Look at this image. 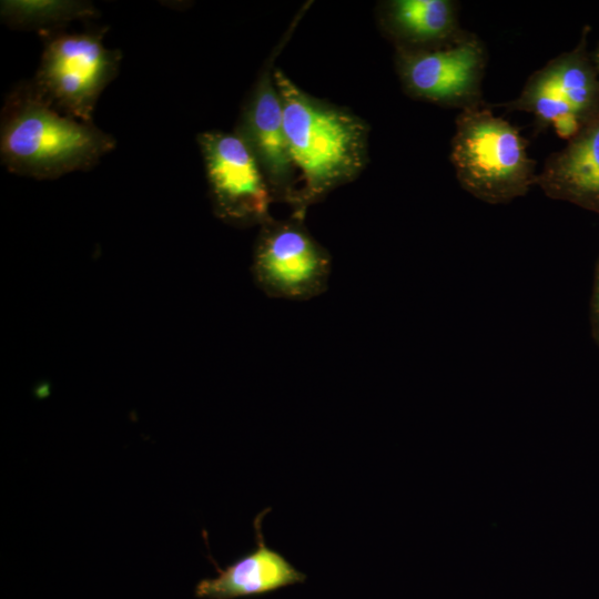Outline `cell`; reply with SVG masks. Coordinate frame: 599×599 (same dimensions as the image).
I'll list each match as a JSON object with an SVG mask.
<instances>
[{
	"mask_svg": "<svg viewBox=\"0 0 599 599\" xmlns=\"http://www.w3.org/2000/svg\"><path fill=\"white\" fill-rule=\"evenodd\" d=\"M590 319H591L592 336L596 343L599 345V258L597 261L596 271H595L591 305H590Z\"/></svg>",
	"mask_w": 599,
	"mask_h": 599,
	"instance_id": "cell-14",
	"label": "cell"
},
{
	"mask_svg": "<svg viewBox=\"0 0 599 599\" xmlns=\"http://www.w3.org/2000/svg\"><path fill=\"white\" fill-rule=\"evenodd\" d=\"M483 105L457 115L450 162L466 192L489 204H504L524 196L538 173L519 130Z\"/></svg>",
	"mask_w": 599,
	"mask_h": 599,
	"instance_id": "cell-3",
	"label": "cell"
},
{
	"mask_svg": "<svg viewBox=\"0 0 599 599\" xmlns=\"http://www.w3.org/2000/svg\"><path fill=\"white\" fill-rule=\"evenodd\" d=\"M271 508L258 512L253 521L256 547L220 567L210 556L217 575L201 579L194 596L201 599H235L257 597L277 589L302 583L306 575L297 570L282 554L267 547L262 522Z\"/></svg>",
	"mask_w": 599,
	"mask_h": 599,
	"instance_id": "cell-10",
	"label": "cell"
},
{
	"mask_svg": "<svg viewBox=\"0 0 599 599\" xmlns=\"http://www.w3.org/2000/svg\"><path fill=\"white\" fill-rule=\"evenodd\" d=\"M93 6L65 0H6L1 2V17L14 27L40 30L59 27L74 19L93 17Z\"/></svg>",
	"mask_w": 599,
	"mask_h": 599,
	"instance_id": "cell-13",
	"label": "cell"
},
{
	"mask_svg": "<svg viewBox=\"0 0 599 599\" xmlns=\"http://www.w3.org/2000/svg\"><path fill=\"white\" fill-rule=\"evenodd\" d=\"M383 20L398 48L427 49L457 39L463 32L457 10L448 0H393L386 2Z\"/></svg>",
	"mask_w": 599,
	"mask_h": 599,
	"instance_id": "cell-12",
	"label": "cell"
},
{
	"mask_svg": "<svg viewBox=\"0 0 599 599\" xmlns=\"http://www.w3.org/2000/svg\"><path fill=\"white\" fill-rule=\"evenodd\" d=\"M252 272L257 286L270 297L311 300L327 288L331 256L306 230L302 217H272L261 225Z\"/></svg>",
	"mask_w": 599,
	"mask_h": 599,
	"instance_id": "cell-5",
	"label": "cell"
},
{
	"mask_svg": "<svg viewBox=\"0 0 599 599\" xmlns=\"http://www.w3.org/2000/svg\"><path fill=\"white\" fill-rule=\"evenodd\" d=\"M114 148L111 135L69 116L23 87L7 101L0 154L6 167L34 179H55L93 166Z\"/></svg>",
	"mask_w": 599,
	"mask_h": 599,
	"instance_id": "cell-2",
	"label": "cell"
},
{
	"mask_svg": "<svg viewBox=\"0 0 599 599\" xmlns=\"http://www.w3.org/2000/svg\"><path fill=\"white\" fill-rule=\"evenodd\" d=\"M210 196L219 219L235 226L263 225L274 200L254 154L236 133L197 136Z\"/></svg>",
	"mask_w": 599,
	"mask_h": 599,
	"instance_id": "cell-8",
	"label": "cell"
},
{
	"mask_svg": "<svg viewBox=\"0 0 599 599\" xmlns=\"http://www.w3.org/2000/svg\"><path fill=\"white\" fill-rule=\"evenodd\" d=\"M592 63H593V67L596 69V72H597V75H598V79H599V48L595 54V58L592 60Z\"/></svg>",
	"mask_w": 599,
	"mask_h": 599,
	"instance_id": "cell-15",
	"label": "cell"
},
{
	"mask_svg": "<svg viewBox=\"0 0 599 599\" xmlns=\"http://www.w3.org/2000/svg\"><path fill=\"white\" fill-rule=\"evenodd\" d=\"M509 110L531 113L564 139L575 136L599 112V79L579 47L534 72Z\"/></svg>",
	"mask_w": 599,
	"mask_h": 599,
	"instance_id": "cell-6",
	"label": "cell"
},
{
	"mask_svg": "<svg viewBox=\"0 0 599 599\" xmlns=\"http://www.w3.org/2000/svg\"><path fill=\"white\" fill-rule=\"evenodd\" d=\"M247 144L267 181L273 199L293 205L298 186L284 128L281 98L268 59L250 94L235 132Z\"/></svg>",
	"mask_w": 599,
	"mask_h": 599,
	"instance_id": "cell-9",
	"label": "cell"
},
{
	"mask_svg": "<svg viewBox=\"0 0 599 599\" xmlns=\"http://www.w3.org/2000/svg\"><path fill=\"white\" fill-rule=\"evenodd\" d=\"M536 184L551 199L599 213V112L548 156Z\"/></svg>",
	"mask_w": 599,
	"mask_h": 599,
	"instance_id": "cell-11",
	"label": "cell"
},
{
	"mask_svg": "<svg viewBox=\"0 0 599 599\" xmlns=\"http://www.w3.org/2000/svg\"><path fill=\"white\" fill-rule=\"evenodd\" d=\"M290 152L302 182L292 205L306 209L332 190L352 182L367 163L368 126L354 113L321 101L274 69Z\"/></svg>",
	"mask_w": 599,
	"mask_h": 599,
	"instance_id": "cell-1",
	"label": "cell"
},
{
	"mask_svg": "<svg viewBox=\"0 0 599 599\" xmlns=\"http://www.w3.org/2000/svg\"><path fill=\"white\" fill-rule=\"evenodd\" d=\"M486 49L474 34L427 49L398 48L396 67L405 91L416 98L461 110L483 104Z\"/></svg>",
	"mask_w": 599,
	"mask_h": 599,
	"instance_id": "cell-7",
	"label": "cell"
},
{
	"mask_svg": "<svg viewBox=\"0 0 599 599\" xmlns=\"http://www.w3.org/2000/svg\"><path fill=\"white\" fill-rule=\"evenodd\" d=\"M118 50L106 48L101 34L61 33L48 39L33 91L58 111L92 123L104 88L120 67Z\"/></svg>",
	"mask_w": 599,
	"mask_h": 599,
	"instance_id": "cell-4",
	"label": "cell"
}]
</instances>
